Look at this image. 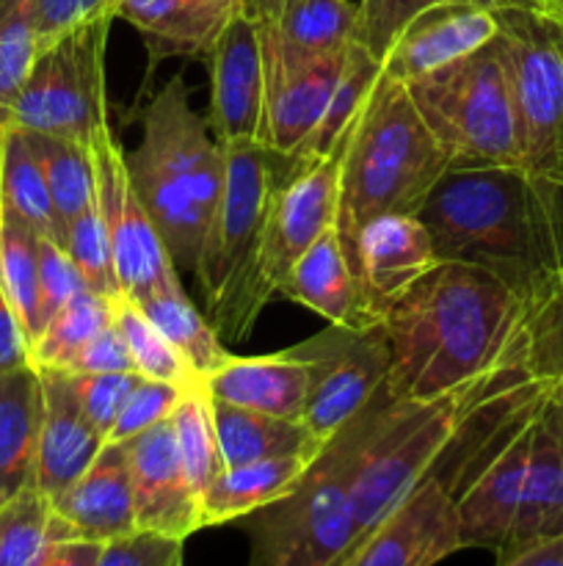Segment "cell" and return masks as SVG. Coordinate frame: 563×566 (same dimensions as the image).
<instances>
[{
  "label": "cell",
  "mask_w": 563,
  "mask_h": 566,
  "mask_svg": "<svg viewBox=\"0 0 563 566\" xmlns=\"http://www.w3.org/2000/svg\"><path fill=\"white\" fill-rule=\"evenodd\" d=\"M528 296L497 271L445 260L381 318L386 396L431 401L497 368L517 348Z\"/></svg>",
  "instance_id": "cell-1"
},
{
  "label": "cell",
  "mask_w": 563,
  "mask_h": 566,
  "mask_svg": "<svg viewBox=\"0 0 563 566\" xmlns=\"http://www.w3.org/2000/svg\"><path fill=\"white\" fill-rule=\"evenodd\" d=\"M439 260L486 265L524 296L563 276V182L511 169H450L417 210Z\"/></svg>",
  "instance_id": "cell-2"
},
{
  "label": "cell",
  "mask_w": 563,
  "mask_h": 566,
  "mask_svg": "<svg viewBox=\"0 0 563 566\" xmlns=\"http://www.w3.org/2000/svg\"><path fill=\"white\" fill-rule=\"evenodd\" d=\"M524 346L528 332L522 326L517 348L478 379L464 381L461 387L431 401H392L384 390L362 415H357L351 468L357 547L425 475L442 468L467 434L480 403L522 363Z\"/></svg>",
  "instance_id": "cell-3"
},
{
  "label": "cell",
  "mask_w": 563,
  "mask_h": 566,
  "mask_svg": "<svg viewBox=\"0 0 563 566\" xmlns=\"http://www.w3.org/2000/svg\"><path fill=\"white\" fill-rule=\"evenodd\" d=\"M125 166L171 263L177 271L196 269L224 188V147L193 111L182 72L152 97L141 142L125 153Z\"/></svg>",
  "instance_id": "cell-4"
},
{
  "label": "cell",
  "mask_w": 563,
  "mask_h": 566,
  "mask_svg": "<svg viewBox=\"0 0 563 566\" xmlns=\"http://www.w3.org/2000/svg\"><path fill=\"white\" fill-rule=\"evenodd\" d=\"M224 147V188L196 260L204 315L224 343L252 335L265 304L263 254L270 208L293 164L257 142Z\"/></svg>",
  "instance_id": "cell-5"
},
{
  "label": "cell",
  "mask_w": 563,
  "mask_h": 566,
  "mask_svg": "<svg viewBox=\"0 0 563 566\" xmlns=\"http://www.w3.org/2000/svg\"><path fill=\"white\" fill-rule=\"evenodd\" d=\"M445 171H450L445 153L408 88L381 72L342 144L337 232L346 252L375 216H417Z\"/></svg>",
  "instance_id": "cell-6"
},
{
  "label": "cell",
  "mask_w": 563,
  "mask_h": 566,
  "mask_svg": "<svg viewBox=\"0 0 563 566\" xmlns=\"http://www.w3.org/2000/svg\"><path fill=\"white\" fill-rule=\"evenodd\" d=\"M403 86L450 169H522L511 75L497 36L486 48Z\"/></svg>",
  "instance_id": "cell-7"
},
{
  "label": "cell",
  "mask_w": 563,
  "mask_h": 566,
  "mask_svg": "<svg viewBox=\"0 0 563 566\" xmlns=\"http://www.w3.org/2000/svg\"><path fill=\"white\" fill-rule=\"evenodd\" d=\"M353 420L326 442L290 495L237 520L252 545L248 566H346L357 547L351 506Z\"/></svg>",
  "instance_id": "cell-8"
},
{
  "label": "cell",
  "mask_w": 563,
  "mask_h": 566,
  "mask_svg": "<svg viewBox=\"0 0 563 566\" xmlns=\"http://www.w3.org/2000/svg\"><path fill=\"white\" fill-rule=\"evenodd\" d=\"M114 17L83 22L39 48L31 75L0 122L39 136L92 144L108 127L105 50Z\"/></svg>",
  "instance_id": "cell-9"
},
{
  "label": "cell",
  "mask_w": 563,
  "mask_h": 566,
  "mask_svg": "<svg viewBox=\"0 0 563 566\" xmlns=\"http://www.w3.org/2000/svg\"><path fill=\"white\" fill-rule=\"evenodd\" d=\"M495 17L517 105L522 169L563 182V17L530 9Z\"/></svg>",
  "instance_id": "cell-10"
},
{
  "label": "cell",
  "mask_w": 563,
  "mask_h": 566,
  "mask_svg": "<svg viewBox=\"0 0 563 566\" xmlns=\"http://www.w3.org/2000/svg\"><path fill=\"white\" fill-rule=\"evenodd\" d=\"M290 352L307 365L309 374L301 423L320 442H329L386 390L390 340L381 321L368 329L329 324L318 335L290 346Z\"/></svg>",
  "instance_id": "cell-11"
},
{
  "label": "cell",
  "mask_w": 563,
  "mask_h": 566,
  "mask_svg": "<svg viewBox=\"0 0 563 566\" xmlns=\"http://www.w3.org/2000/svg\"><path fill=\"white\" fill-rule=\"evenodd\" d=\"M88 147L94 160L97 210L114 254L121 296L144 302L152 293L180 285L177 265L171 263L169 249L160 241L147 208L132 188L125 166V149L110 133V125L103 127Z\"/></svg>",
  "instance_id": "cell-12"
},
{
  "label": "cell",
  "mask_w": 563,
  "mask_h": 566,
  "mask_svg": "<svg viewBox=\"0 0 563 566\" xmlns=\"http://www.w3.org/2000/svg\"><path fill=\"white\" fill-rule=\"evenodd\" d=\"M342 144L326 158L293 164V169L282 180L279 191H276L263 254L265 285L270 287L274 296L293 265L298 263V258L323 232L337 227Z\"/></svg>",
  "instance_id": "cell-13"
},
{
  "label": "cell",
  "mask_w": 563,
  "mask_h": 566,
  "mask_svg": "<svg viewBox=\"0 0 563 566\" xmlns=\"http://www.w3.org/2000/svg\"><path fill=\"white\" fill-rule=\"evenodd\" d=\"M461 547L456 501L425 475L351 553L346 566H436Z\"/></svg>",
  "instance_id": "cell-14"
},
{
  "label": "cell",
  "mask_w": 563,
  "mask_h": 566,
  "mask_svg": "<svg viewBox=\"0 0 563 566\" xmlns=\"http://www.w3.org/2000/svg\"><path fill=\"white\" fill-rule=\"evenodd\" d=\"M348 50L315 59H285L263 48L265 59V119L263 147L298 164L309 138L318 130Z\"/></svg>",
  "instance_id": "cell-15"
},
{
  "label": "cell",
  "mask_w": 563,
  "mask_h": 566,
  "mask_svg": "<svg viewBox=\"0 0 563 566\" xmlns=\"http://www.w3.org/2000/svg\"><path fill=\"white\" fill-rule=\"evenodd\" d=\"M208 125L221 144H263L265 59L259 22L241 11L208 55Z\"/></svg>",
  "instance_id": "cell-16"
},
{
  "label": "cell",
  "mask_w": 563,
  "mask_h": 566,
  "mask_svg": "<svg viewBox=\"0 0 563 566\" xmlns=\"http://www.w3.org/2000/svg\"><path fill=\"white\" fill-rule=\"evenodd\" d=\"M130 464L138 531L185 542L202 528L199 495L188 481L171 418L121 442Z\"/></svg>",
  "instance_id": "cell-17"
},
{
  "label": "cell",
  "mask_w": 563,
  "mask_h": 566,
  "mask_svg": "<svg viewBox=\"0 0 563 566\" xmlns=\"http://www.w3.org/2000/svg\"><path fill=\"white\" fill-rule=\"evenodd\" d=\"M362 296L375 318L401 302L428 271L442 263L419 216L386 213L370 219L357 232L348 252Z\"/></svg>",
  "instance_id": "cell-18"
},
{
  "label": "cell",
  "mask_w": 563,
  "mask_h": 566,
  "mask_svg": "<svg viewBox=\"0 0 563 566\" xmlns=\"http://www.w3.org/2000/svg\"><path fill=\"white\" fill-rule=\"evenodd\" d=\"M495 36V11L475 3H436L417 11L392 36L381 66L392 81L412 83L486 48Z\"/></svg>",
  "instance_id": "cell-19"
},
{
  "label": "cell",
  "mask_w": 563,
  "mask_h": 566,
  "mask_svg": "<svg viewBox=\"0 0 563 566\" xmlns=\"http://www.w3.org/2000/svg\"><path fill=\"white\" fill-rule=\"evenodd\" d=\"M59 539L105 542L136 534V497L121 442H105L92 468L53 501Z\"/></svg>",
  "instance_id": "cell-20"
},
{
  "label": "cell",
  "mask_w": 563,
  "mask_h": 566,
  "mask_svg": "<svg viewBox=\"0 0 563 566\" xmlns=\"http://www.w3.org/2000/svg\"><path fill=\"white\" fill-rule=\"evenodd\" d=\"M39 381H42V423H39L33 486L53 503L92 468L108 440L88 423L70 374L39 370Z\"/></svg>",
  "instance_id": "cell-21"
},
{
  "label": "cell",
  "mask_w": 563,
  "mask_h": 566,
  "mask_svg": "<svg viewBox=\"0 0 563 566\" xmlns=\"http://www.w3.org/2000/svg\"><path fill=\"white\" fill-rule=\"evenodd\" d=\"M276 296H285L301 307L312 310L326 324L348 326V329H368V326L379 324V318L368 310L362 285H359L357 271L348 260L337 227L323 232L298 258Z\"/></svg>",
  "instance_id": "cell-22"
},
{
  "label": "cell",
  "mask_w": 563,
  "mask_h": 566,
  "mask_svg": "<svg viewBox=\"0 0 563 566\" xmlns=\"http://www.w3.org/2000/svg\"><path fill=\"white\" fill-rule=\"evenodd\" d=\"M241 14V0H116L114 17L144 36L152 61L208 55Z\"/></svg>",
  "instance_id": "cell-23"
},
{
  "label": "cell",
  "mask_w": 563,
  "mask_h": 566,
  "mask_svg": "<svg viewBox=\"0 0 563 566\" xmlns=\"http://www.w3.org/2000/svg\"><path fill=\"white\" fill-rule=\"evenodd\" d=\"M202 387L215 401L276 415V418L301 420L309 392V374L307 365L290 348L265 354V357L232 354L219 370L202 379Z\"/></svg>",
  "instance_id": "cell-24"
},
{
  "label": "cell",
  "mask_w": 563,
  "mask_h": 566,
  "mask_svg": "<svg viewBox=\"0 0 563 566\" xmlns=\"http://www.w3.org/2000/svg\"><path fill=\"white\" fill-rule=\"evenodd\" d=\"M555 536H563V429L557 426L544 396L539 418H535L517 525H513L508 547L497 556L528 547L533 542L555 539Z\"/></svg>",
  "instance_id": "cell-25"
},
{
  "label": "cell",
  "mask_w": 563,
  "mask_h": 566,
  "mask_svg": "<svg viewBox=\"0 0 563 566\" xmlns=\"http://www.w3.org/2000/svg\"><path fill=\"white\" fill-rule=\"evenodd\" d=\"M210 415H213L224 470L282 457L318 459L326 448V442H320L301 420L232 407L215 398H210Z\"/></svg>",
  "instance_id": "cell-26"
},
{
  "label": "cell",
  "mask_w": 563,
  "mask_h": 566,
  "mask_svg": "<svg viewBox=\"0 0 563 566\" xmlns=\"http://www.w3.org/2000/svg\"><path fill=\"white\" fill-rule=\"evenodd\" d=\"M42 381L36 368L0 376V503L33 486Z\"/></svg>",
  "instance_id": "cell-27"
},
{
  "label": "cell",
  "mask_w": 563,
  "mask_h": 566,
  "mask_svg": "<svg viewBox=\"0 0 563 566\" xmlns=\"http://www.w3.org/2000/svg\"><path fill=\"white\" fill-rule=\"evenodd\" d=\"M312 462L315 459L282 457L221 470L219 479L199 497L202 528L235 523V520L248 517L257 509L290 495Z\"/></svg>",
  "instance_id": "cell-28"
},
{
  "label": "cell",
  "mask_w": 563,
  "mask_h": 566,
  "mask_svg": "<svg viewBox=\"0 0 563 566\" xmlns=\"http://www.w3.org/2000/svg\"><path fill=\"white\" fill-rule=\"evenodd\" d=\"M359 6L353 0H293L276 20L259 22L263 48L285 59L340 53L357 42Z\"/></svg>",
  "instance_id": "cell-29"
},
{
  "label": "cell",
  "mask_w": 563,
  "mask_h": 566,
  "mask_svg": "<svg viewBox=\"0 0 563 566\" xmlns=\"http://www.w3.org/2000/svg\"><path fill=\"white\" fill-rule=\"evenodd\" d=\"M0 199L39 235L64 243V224L53 208L31 136L9 122H0Z\"/></svg>",
  "instance_id": "cell-30"
},
{
  "label": "cell",
  "mask_w": 563,
  "mask_h": 566,
  "mask_svg": "<svg viewBox=\"0 0 563 566\" xmlns=\"http://www.w3.org/2000/svg\"><path fill=\"white\" fill-rule=\"evenodd\" d=\"M136 304L163 332L166 340L177 348V354L185 359L196 381L208 379L213 370H219L232 357L226 352V343L221 340L219 332L208 321V315L193 307L182 285L166 287V291L152 293Z\"/></svg>",
  "instance_id": "cell-31"
},
{
  "label": "cell",
  "mask_w": 563,
  "mask_h": 566,
  "mask_svg": "<svg viewBox=\"0 0 563 566\" xmlns=\"http://www.w3.org/2000/svg\"><path fill=\"white\" fill-rule=\"evenodd\" d=\"M381 59L368 50L364 44L353 42L348 50L346 66H342V75L337 81L334 94H331L329 105H326V114L320 119L318 130L309 138L307 149L301 153L298 164H307V160L326 158V155L334 153L342 142H346L348 130L353 127L357 116L362 114L364 103H368L370 92L375 88L381 77Z\"/></svg>",
  "instance_id": "cell-32"
},
{
  "label": "cell",
  "mask_w": 563,
  "mask_h": 566,
  "mask_svg": "<svg viewBox=\"0 0 563 566\" xmlns=\"http://www.w3.org/2000/svg\"><path fill=\"white\" fill-rule=\"evenodd\" d=\"M110 324H114V298L86 287L72 296L59 313L50 315L36 340L31 343V365L39 370H64L66 363Z\"/></svg>",
  "instance_id": "cell-33"
},
{
  "label": "cell",
  "mask_w": 563,
  "mask_h": 566,
  "mask_svg": "<svg viewBox=\"0 0 563 566\" xmlns=\"http://www.w3.org/2000/svg\"><path fill=\"white\" fill-rule=\"evenodd\" d=\"M0 282L17 310L28 340L42 332L39 310V232L31 230L0 199Z\"/></svg>",
  "instance_id": "cell-34"
},
{
  "label": "cell",
  "mask_w": 563,
  "mask_h": 566,
  "mask_svg": "<svg viewBox=\"0 0 563 566\" xmlns=\"http://www.w3.org/2000/svg\"><path fill=\"white\" fill-rule=\"evenodd\" d=\"M28 136L36 149L50 188V199H53V208L66 232V224L75 221L86 208H92L94 199H97L92 147L72 142V138L39 136V133H28Z\"/></svg>",
  "instance_id": "cell-35"
},
{
  "label": "cell",
  "mask_w": 563,
  "mask_h": 566,
  "mask_svg": "<svg viewBox=\"0 0 563 566\" xmlns=\"http://www.w3.org/2000/svg\"><path fill=\"white\" fill-rule=\"evenodd\" d=\"M55 542L53 503L36 486L0 503V566H42Z\"/></svg>",
  "instance_id": "cell-36"
},
{
  "label": "cell",
  "mask_w": 563,
  "mask_h": 566,
  "mask_svg": "<svg viewBox=\"0 0 563 566\" xmlns=\"http://www.w3.org/2000/svg\"><path fill=\"white\" fill-rule=\"evenodd\" d=\"M114 324L130 352L132 368L138 376L155 381H171V385L191 387L196 385V376L191 374L185 359L177 354V348L166 340L163 332L147 318L141 307L132 298H114Z\"/></svg>",
  "instance_id": "cell-37"
},
{
  "label": "cell",
  "mask_w": 563,
  "mask_h": 566,
  "mask_svg": "<svg viewBox=\"0 0 563 566\" xmlns=\"http://www.w3.org/2000/svg\"><path fill=\"white\" fill-rule=\"evenodd\" d=\"M171 426H174L177 448H180L188 481H191L193 492L202 497V492L224 470L219 440H215L213 415H210V398L202 381H196V385L182 392L180 403L171 412Z\"/></svg>",
  "instance_id": "cell-38"
},
{
  "label": "cell",
  "mask_w": 563,
  "mask_h": 566,
  "mask_svg": "<svg viewBox=\"0 0 563 566\" xmlns=\"http://www.w3.org/2000/svg\"><path fill=\"white\" fill-rule=\"evenodd\" d=\"M436 3H475L489 11L502 9H530L544 11V14L563 17L561 0H357L359 22H357V42L373 50L375 55H384L390 48L392 36L412 20L417 11L428 9Z\"/></svg>",
  "instance_id": "cell-39"
},
{
  "label": "cell",
  "mask_w": 563,
  "mask_h": 566,
  "mask_svg": "<svg viewBox=\"0 0 563 566\" xmlns=\"http://www.w3.org/2000/svg\"><path fill=\"white\" fill-rule=\"evenodd\" d=\"M39 55L33 0H0V114L31 75Z\"/></svg>",
  "instance_id": "cell-40"
},
{
  "label": "cell",
  "mask_w": 563,
  "mask_h": 566,
  "mask_svg": "<svg viewBox=\"0 0 563 566\" xmlns=\"http://www.w3.org/2000/svg\"><path fill=\"white\" fill-rule=\"evenodd\" d=\"M528 359L539 374H563V276L528 296Z\"/></svg>",
  "instance_id": "cell-41"
},
{
  "label": "cell",
  "mask_w": 563,
  "mask_h": 566,
  "mask_svg": "<svg viewBox=\"0 0 563 566\" xmlns=\"http://www.w3.org/2000/svg\"><path fill=\"white\" fill-rule=\"evenodd\" d=\"M64 247L70 252L72 263L77 265V271L86 280L88 291L103 293V296L110 298L121 296L114 271V254H110L108 235H105L103 219H99L97 199H94L92 208H86L75 221L66 224Z\"/></svg>",
  "instance_id": "cell-42"
},
{
  "label": "cell",
  "mask_w": 563,
  "mask_h": 566,
  "mask_svg": "<svg viewBox=\"0 0 563 566\" xmlns=\"http://www.w3.org/2000/svg\"><path fill=\"white\" fill-rule=\"evenodd\" d=\"M185 390L188 387L171 385V381H155L138 376L125 407H121L119 418H116L108 442H127L130 437L152 429L160 420L171 418V412H174V407L180 403Z\"/></svg>",
  "instance_id": "cell-43"
},
{
  "label": "cell",
  "mask_w": 563,
  "mask_h": 566,
  "mask_svg": "<svg viewBox=\"0 0 563 566\" xmlns=\"http://www.w3.org/2000/svg\"><path fill=\"white\" fill-rule=\"evenodd\" d=\"M88 423L108 440L138 374H70Z\"/></svg>",
  "instance_id": "cell-44"
},
{
  "label": "cell",
  "mask_w": 563,
  "mask_h": 566,
  "mask_svg": "<svg viewBox=\"0 0 563 566\" xmlns=\"http://www.w3.org/2000/svg\"><path fill=\"white\" fill-rule=\"evenodd\" d=\"M81 291H86V280L77 271V265L72 263L64 243L39 235V310H42V326L47 324L50 315L59 313Z\"/></svg>",
  "instance_id": "cell-45"
},
{
  "label": "cell",
  "mask_w": 563,
  "mask_h": 566,
  "mask_svg": "<svg viewBox=\"0 0 563 566\" xmlns=\"http://www.w3.org/2000/svg\"><path fill=\"white\" fill-rule=\"evenodd\" d=\"M94 566H182V539L136 531L105 542Z\"/></svg>",
  "instance_id": "cell-46"
},
{
  "label": "cell",
  "mask_w": 563,
  "mask_h": 566,
  "mask_svg": "<svg viewBox=\"0 0 563 566\" xmlns=\"http://www.w3.org/2000/svg\"><path fill=\"white\" fill-rule=\"evenodd\" d=\"M114 3L116 0H33L39 48L83 22L114 17Z\"/></svg>",
  "instance_id": "cell-47"
},
{
  "label": "cell",
  "mask_w": 563,
  "mask_h": 566,
  "mask_svg": "<svg viewBox=\"0 0 563 566\" xmlns=\"http://www.w3.org/2000/svg\"><path fill=\"white\" fill-rule=\"evenodd\" d=\"M132 359L116 324L99 332L66 363L64 374H130Z\"/></svg>",
  "instance_id": "cell-48"
},
{
  "label": "cell",
  "mask_w": 563,
  "mask_h": 566,
  "mask_svg": "<svg viewBox=\"0 0 563 566\" xmlns=\"http://www.w3.org/2000/svg\"><path fill=\"white\" fill-rule=\"evenodd\" d=\"M22 368H33L31 340H28L20 315L11 307L3 282H0V376Z\"/></svg>",
  "instance_id": "cell-49"
},
{
  "label": "cell",
  "mask_w": 563,
  "mask_h": 566,
  "mask_svg": "<svg viewBox=\"0 0 563 566\" xmlns=\"http://www.w3.org/2000/svg\"><path fill=\"white\" fill-rule=\"evenodd\" d=\"M497 566H563V536L497 556Z\"/></svg>",
  "instance_id": "cell-50"
},
{
  "label": "cell",
  "mask_w": 563,
  "mask_h": 566,
  "mask_svg": "<svg viewBox=\"0 0 563 566\" xmlns=\"http://www.w3.org/2000/svg\"><path fill=\"white\" fill-rule=\"evenodd\" d=\"M103 545L83 539H59L42 566H94Z\"/></svg>",
  "instance_id": "cell-51"
},
{
  "label": "cell",
  "mask_w": 563,
  "mask_h": 566,
  "mask_svg": "<svg viewBox=\"0 0 563 566\" xmlns=\"http://www.w3.org/2000/svg\"><path fill=\"white\" fill-rule=\"evenodd\" d=\"M293 0H241V11L257 22L276 20Z\"/></svg>",
  "instance_id": "cell-52"
},
{
  "label": "cell",
  "mask_w": 563,
  "mask_h": 566,
  "mask_svg": "<svg viewBox=\"0 0 563 566\" xmlns=\"http://www.w3.org/2000/svg\"><path fill=\"white\" fill-rule=\"evenodd\" d=\"M561 6H563V0H561Z\"/></svg>",
  "instance_id": "cell-53"
}]
</instances>
